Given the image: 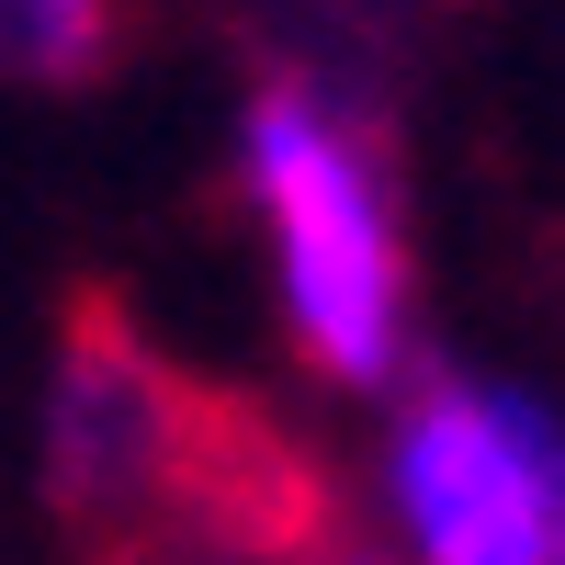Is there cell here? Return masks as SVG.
Returning a JSON list of instances; mask_svg holds the SVG:
<instances>
[{
	"mask_svg": "<svg viewBox=\"0 0 565 565\" xmlns=\"http://www.w3.org/2000/svg\"><path fill=\"white\" fill-rule=\"evenodd\" d=\"M34 498L68 565H306L362 521L340 463L260 385L170 351L114 271H68L45 317Z\"/></svg>",
	"mask_w": 565,
	"mask_h": 565,
	"instance_id": "obj_1",
	"label": "cell"
},
{
	"mask_svg": "<svg viewBox=\"0 0 565 565\" xmlns=\"http://www.w3.org/2000/svg\"><path fill=\"white\" fill-rule=\"evenodd\" d=\"M396 136L351 125L328 90L249 68L238 103V193L271 238L282 351L306 385L373 396L407 351V238H396Z\"/></svg>",
	"mask_w": 565,
	"mask_h": 565,
	"instance_id": "obj_2",
	"label": "cell"
},
{
	"mask_svg": "<svg viewBox=\"0 0 565 565\" xmlns=\"http://www.w3.org/2000/svg\"><path fill=\"white\" fill-rule=\"evenodd\" d=\"M385 498H396L418 565H554L543 407L487 396L452 362H418L396 430H385Z\"/></svg>",
	"mask_w": 565,
	"mask_h": 565,
	"instance_id": "obj_3",
	"label": "cell"
},
{
	"mask_svg": "<svg viewBox=\"0 0 565 565\" xmlns=\"http://www.w3.org/2000/svg\"><path fill=\"white\" fill-rule=\"evenodd\" d=\"M148 0H0V90H103L136 57Z\"/></svg>",
	"mask_w": 565,
	"mask_h": 565,
	"instance_id": "obj_4",
	"label": "cell"
},
{
	"mask_svg": "<svg viewBox=\"0 0 565 565\" xmlns=\"http://www.w3.org/2000/svg\"><path fill=\"white\" fill-rule=\"evenodd\" d=\"M306 565H407V554H385V543H373L362 521H340V532H328V543H317Z\"/></svg>",
	"mask_w": 565,
	"mask_h": 565,
	"instance_id": "obj_5",
	"label": "cell"
},
{
	"mask_svg": "<svg viewBox=\"0 0 565 565\" xmlns=\"http://www.w3.org/2000/svg\"><path fill=\"white\" fill-rule=\"evenodd\" d=\"M543 509H554V565H565V430L543 418Z\"/></svg>",
	"mask_w": 565,
	"mask_h": 565,
	"instance_id": "obj_6",
	"label": "cell"
}]
</instances>
